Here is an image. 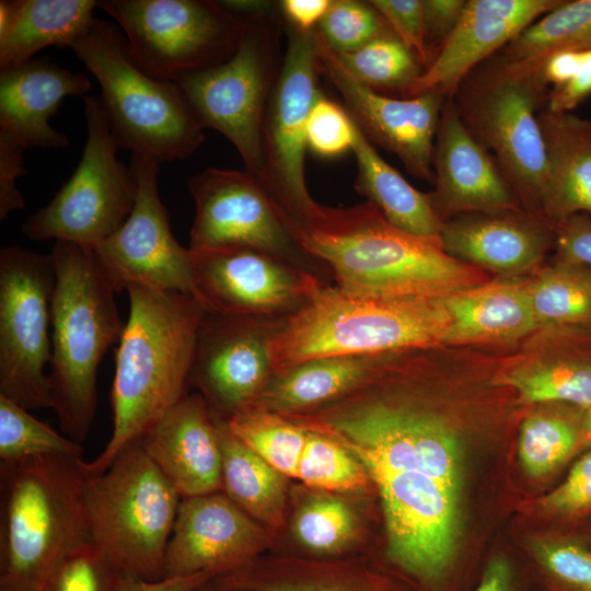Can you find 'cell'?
<instances>
[{
	"label": "cell",
	"mask_w": 591,
	"mask_h": 591,
	"mask_svg": "<svg viewBox=\"0 0 591 591\" xmlns=\"http://www.w3.org/2000/svg\"><path fill=\"white\" fill-rule=\"evenodd\" d=\"M129 316L117 344L111 391L112 436L85 474L104 472L188 393L205 306L192 294L140 286L126 289Z\"/></svg>",
	"instance_id": "obj_1"
},
{
	"label": "cell",
	"mask_w": 591,
	"mask_h": 591,
	"mask_svg": "<svg viewBox=\"0 0 591 591\" xmlns=\"http://www.w3.org/2000/svg\"><path fill=\"white\" fill-rule=\"evenodd\" d=\"M297 236L328 268L335 285L350 292L441 299L483 281L480 271L447 253L440 239L395 228L369 201L321 205Z\"/></svg>",
	"instance_id": "obj_2"
},
{
	"label": "cell",
	"mask_w": 591,
	"mask_h": 591,
	"mask_svg": "<svg viewBox=\"0 0 591 591\" xmlns=\"http://www.w3.org/2000/svg\"><path fill=\"white\" fill-rule=\"evenodd\" d=\"M82 457L0 463V591H43L60 561L91 542Z\"/></svg>",
	"instance_id": "obj_3"
},
{
	"label": "cell",
	"mask_w": 591,
	"mask_h": 591,
	"mask_svg": "<svg viewBox=\"0 0 591 591\" xmlns=\"http://www.w3.org/2000/svg\"><path fill=\"white\" fill-rule=\"evenodd\" d=\"M51 301V358L48 382L51 409L62 432L80 443L92 426L97 404V369L125 328L114 293L92 248L56 241Z\"/></svg>",
	"instance_id": "obj_4"
},
{
	"label": "cell",
	"mask_w": 591,
	"mask_h": 591,
	"mask_svg": "<svg viewBox=\"0 0 591 591\" xmlns=\"http://www.w3.org/2000/svg\"><path fill=\"white\" fill-rule=\"evenodd\" d=\"M450 322L442 298L374 297L326 285L274 336V373L320 357L428 350L445 345Z\"/></svg>",
	"instance_id": "obj_5"
},
{
	"label": "cell",
	"mask_w": 591,
	"mask_h": 591,
	"mask_svg": "<svg viewBox=\"0 0 591 591\" xmlns=\"http://www.w3.org/2000/svg\"><path fill=\"white\" fill-rule=\"evenodd\" d=\"M71 49L100 84V102L118 148L161 164L186 159L200 147L204 128L181 88L146 73L114 23L95 18Z\"/></svg>",
	"instance_id": "obj_6"
},
{
	"label": "cell",
	"mask_w": 591,
	"mask_h": 591,
	"mask_svg": "<svg viewBox=\"0 0 591 591\" xmlns=\"http://www.w3.org/2000/svg\"><path fill=\"white\" fill-rule=\"evenodd\" d=\"M542 66L497 53L473 69L451 96L462 123L494 153L517 197L540 210L546 153L538 115L549 92Z\"/></svg>",
	"instance_id": "obj_7"
},
{
	"label": "cell",
	"mask_w": 591,
	"mask_h": 591,
	"mask_svg": "<svg viewBox=\"0 0 591 591\" xmlns=\"http://www.w3.org/2000/svg\"><path fill=\"white\" fill-rule=\"evenodd\" d=\"M91 542L144 580L164 575V557L182 497L138 440L84 482Z\"/></svg>",
	"instance_id": "obj_8"
},
{
	"label": "cell",
	"mask_w": 591,
	"mask_h": 591,
	"mask_svg": "<svg viewBox=\"0 0 591 591\" xmlns=\"http://www.w3.org/2000/svg\"><path fill=\"white\" fill-rule=\"evenodd\" d=\"M280 14L275 11L247 20L230 58L174 81L200 126L228 138L245 171L257 178L263 172L265 117L282 62Z\"/></svg>",
	"instance_id": "obj_9"
},
{
	"label": "cell",
	"mask_w": 591,
	"mask_h": 591,
	"mask_svg": "<svg viewBox=\"0 0 591 591\" xmlns=\"http://www.w3.org/2000/svg\"><path fill=\"white\" fill-rule=\"evenodd\" d=\"M137 65L164 81L216 66L235 51L247 20L219 1L102 0Z\"/></svg>",
	"instance_id": "obj_10"
},
{
	"label": "cell",
	"mask_w": 591,
	"mask_h": 591,
	"mask_svg": "<svg viewBox=\"0 0 591 591\" xmlns=\"http://www.w3.org/2000/svg\"><path fill=\"white\" fill-rule=\"evenodd\" d=\"M84 116L88 137L77 169L54 198L22 224V233L32 241H66L93 248L115 233L134 208L135 177L116 157L118 144L100 99H84Z\"/></svg>",
	"instance_id": "obj_11"
},
{
	"label": "cell",
	"mask_w": 591,
	"mask_h": 591,
	"mask_svg": "<svg viewBox=\"0 0 591 591\" xmlns=\"http://www.w3.org/2000/svg\"><path fill=\"white\" fill-rule=\"evenodd\" d=\"M55 266L21 246L0 251V395L31 410L51 408L46 367L51 358Z\"/></svg>",
	"instance_id": "obj_12"
},
{
	"label": "cell",
	"mask_w": 591,
	"mask_h": 591,
	"mask_svg": "<svg viewBox=\"0 0 591 591\" xmlns=\"http://www.w3.org/2000/svg\"><path fill=\"white\" fill-rule=\"evenodd\" d=\"M187 185L195 202L192 252L251 247L329 283L328 268L303 248L290 221L253 174L208 167Z\"/></svg>",
	"instance_id": "obj_13"
},
{
	"label": "cell",
	"mask_w": 591,
	"mask_h": 591,
	"mask_svg": "<svg viewBox=\"0 0 591 591\" xmlns=\"http://www.w3.org/2000/svg\"><path fill=\"white\" fill-rule=\"evenodd\" d=\"M285 30L287 47L265 117L263 172L258 181L297 234L321 208L310 195L304 175L306 125L321 92L320 68L315 30L303 32L287 22Z\"/></svg>",
	"instance_id": "obj_14"
},
{
	"label": "cell",
	"mask_w": 591,
	"mask_h": 591,
	"mask_svg": "<svg viewBox=\"0 0 591 591\" xmlns=\"http://www.w3.org/2000/svg\"><path fill=\"white\" fill-rule=\"evenodd\" d=\"M160 163L132 153L134 208L123 225L92 250L116 292L130 286L194 296L193 255L174 237L158 189Z\"/></svg>",
	"instance_id": "obj_15"
},
{
	"label": "cell",
	"mask_w": 591,
	"mask_h": 591,
	"mask_svg": "<svg viewBox=\"0 0 591 591\" xmlns=\"http://www.w3.org/2000/svg\"><path fill=\"white\" fill-rule=\"evenodd\" d=\"M192 255L194 297L209 313L285 320L329 285L251 247L202 250Z\"/></svg>",
	"instance_id": "obj_16"
},
{
	"label": "cell",
	"mask_w": 591,
	"mask_h": 591,
	"mask_svg": "<svg viewBox=\"0 0 591 591\" xmlns=\"http://www.w3.org/2000/svg\"><path fill=\"white\" fill-rule=\"evenodd\" d=\"M285 320L206 313L188 389L204 397L213 418L225 421L255 405L274 375L271 341Z\"/></svg>",
	"instance_id": "obj_17"
},
{
	"label": "cell",
	"mask_w": 591,
	"mask_h": 591,
	"mask_svg": "<svg viewBox=\"0 0 591 591\" xmlns=\"http://www.w3.org/2000/svg\"><path fill=\"white\" fill-rule=\"evenodd\" d=\"M320 71L370 141L395 154L414 176L433 182L432 154L447 96L430 90L408 99L376 92L356 79L314 31Z\"/></svg>",
	"instance_id": "obj_18"
},
{
	"label": "cell",
	"mask_w": 591,
	"mask_h": 591,
	"mask_svg": "<svg viewBox=\"0 0 591 591\" xmlns=\"http://www.w3.org/2000/svg\"><path fill=\"white\" fill-rule=\"evenodd\" d=\"M278 541L222 491L182 498L163 578L201 572L217 578L273 552Z\"/></svg>",
	"instance_id": "obj_19"
},
{
	"label": "cell",
	"mask_w": 591,
	"mask_h": 591,
	"mask_svg": "<svg viewBox=\"0 0 591 591\" xmlns=\"http://www.w3.org/2000/svg\"><path fill=\"white\" fill-rule=\"evenodd\" d=\"M432 208L444 222L456 213L517 210L518 197L494 155L462 123L447 97L436 135Z\"/></svg>",
	"instance_id": "obj_20"
},
{
	"label": "cell",
	"mask_w": 591,
	"mask_h": 591,
	"mask_svg": "<svg viewBox=\"0 0 591 591\" xmlns=\"http://www.w3.org/2000/svg\"><path fill=\"white\" fill-rule=\"evenodd\" d=\"M563 0H467L463 14L407 94L439 90L451 97L477 66L500 51L520 32Z\"/></svg>",
	"instance_id": "obj_21"
},
{
	"label": "cell",
	"mask_w": 591,
	"mask_h": 591,
	"mask_svg": "<svg viewBox=\"0 0 591 591\" xmlns=\"http://www.w3.org/2000/svg\"><path fill=\"white\" fill-rule=\"evenodd\" d=\"M137 440L182 498L221 491L218 430L198 392L184 395Z\"/></svg>",
	"instance_id": "obj_22"
},
{
	"label": "cell",
	"mask_w": 591,
	"mask_h": 591,
	"mask_svg": "<svg viewBox=\"0 0 591 591\" xmlns=\"http://www.w3.org/2000/svg\"><path fill=\"white\" fill-rule=\"evenodd\" d=\"M213 581L252 591H414L368 553L316 558L269 552Z\"/></svg>",
	"instance_id": "obj_23"
},
{
	"label": "cell",
	"mask_w": 591,
	"mask_h": 591,
	"mask_svg": "<svg viewBox=\"0 0 591 591\" xmlns=\"http://www.w3.org/2000/svg\"><path fill=\"white\" fill-rule=\"evenodd\" d=\"M91 89L81 72L62 68L50 58H33L0 71V134L22 148L60 149L68 137L54 129L49 119L67 96H81Z\"/></svg>",
	"instance_id": "obj_24"
},
{
	"label": "cell",
	"mask_w": 591,
	"mask_h": 591,
	"mask_svg": "<svg viewBox=\"0 0 591 591\" xmlns=\"http://www.w3.org/2000/svg\"><path fill=\"white\" fill-rule=\"evenodd\" d=\"M552 235L545 222L517 210L467 212L444 221L442 246L451 256L467 264L514 274L535 266Z\"/></svg>",
	"instance_id": "obj_25"
},
{
	"label": "cell",
	"mask_w": 591,
	"mask_h": 591,
	"mask_svg": "<svg viewBox=\"0 0 591 591\" xmlns=\"http://www.w3.org/2000/svg\"><path fill=\"white\" fill-rule=\"evenodd\" d=\"M403 354L341 355L305 360L274 373L252 407L285 417L316 409L371 380Z\"/></svg>",
	"instance_id": "obj_26"
},
{
	"label": "cell",
	"mask_w": 591,
	"mask_h": 591,
	"mask_svg": "<svg viewBox=\"0 0 591 591\" xmlns=\"http://www.w3.org/2000/svg\"><path fill=\"white\" fill-rule=\"evenodd\" d=\"M538 123L546 153L541 211L553 222L591 213V120L545 106Z\"/></svg>",
	"instance_id": "obj_27"
},
{
	"label": "cell",
	"mask_w": 591,
	"mask_h": 591,
	"mask_svg": "<svg viewBox=\"0 0 591 591\" xmlns=\"http://www.w3.org/2000/svg\"><path fill=\"white\" fill-rule=\"evenodd\" d=\"M364 498L367 496L316 490L303 485L292 487L287 530L293 551L288 553L316 558L367 553Z\"/></svg>",
	"instance_id": "obj_28"
},
{
	"label": "cell",
	"mask_w": 591,
	"mask_h": 591,
	"mask_svg": "<svg viewBox=\"0 0 591 591\" xmlns=\"http://www.w3.org/2000/svg\"><path fill=\"white\" fill-rule=\"evenodd\" d=\"M94 0H1L0 69L18 66L48 47H69L90 28Z\"/></svg>",
	"instance_id": "obj_29"
},
{
	"label": "cell",
	"mask_w": 591,
	"mask_h": 591,
	"mask_svg": "<svg viewBox=\"0 0 591 591\" xmlns=\"http://www.w3.org/2000/svg\"><path fill=\"white\" fill-rule=\"evenodd\" d=\"M442 300L451 321L445 345L510 341L540 327L526 285H479Z\"/></svg>",
	"instance_id": "obj_30"
},
{
	"label": "cell",
	"mask_w": 591,
	"mask_h": 591,
	"mask_svg": "<svg viewBox=\"0 0 591 591\" xmlns=\"http://www.w3.org/2000/svg\"><path fill=\"white\" fill-rule=\"evenodd\" d=\"M213 419L222 455L221 491L279 540L290 514V478L240 441L224 421Z\"/></svg>",
	"instance_id": "obj_31"
},
{
	"label": "cell",
	"mask_w": 591,
	"mask_h": 591,
	"mask_svg": "<svg viewBox=\"0 0 591 591\" xmlns=\"http://www.w3.org/2000/svg\"><path fill=\"white\" fill-rule=\"evenodd\" d=\"M351 151L358 174L355 188L395 228L421 237L440 239L442 222L428 194L417 190L386 163L355 121Z\"/></svg>",
	"instance_id": "obj_32"
},
{
	"label": "cell",
	"mask_w": 591,
	"mask_h": 591,
	"mask_svg": "<svg viewBox=\"0 0 591 591\" xmlns=\"http://www.w3.org/2000/svg\"><path fill=\"white\" fill-rule=\"evenodd\" d=\"M588 49H591V0H563L498 54L512 61L543 65L554 53Z\"/></svg>",
	"instance_id": "obj_33"
},
{
	"label": "cell",
	"mask_w": 591,
	"mask_h": 591,
	"mask_svg": "<svg viewBox=\"0 0 591 591\" xmlns=\"http://www.w3.org/2000/svg\"><path fill=\"white\" fill-rule=\"evenodd\" d=\"M224 422L259 457L290 479H296L308 434L303 427L258 407L239 412Z\"/></svg>",
	"instance_id": "obj_34"
},
{
	"label": "cell",
	"mask_w": 591,
	"mask_h": 591,
	"mask_svg": "<svg viewBox=\"0 0 591 591\" xmlns=\"http://www.w3.org/2000/svg\"><path fill=\"white\" fill-rule=\"evenodd\" d=\"M563 262L526 285L540 326H563L591 320V274Z\"/></svg>",
	"instance_id": "obj_35"
},
{
	"label": "cell",
	"mask_w": 591,
	"mask_h": 591,
	"mask_svg": "<svg viewBox=\"0 0 591 591\" xmlns=\"http://www.w3.org/2000/svg\"><path fill=\"white\" fill-rule=\"evenodd\" d=\"M337 56L360 82L383 94L395 92L401 99L407 97L424 72L415 55L393 32L372 39L352 53Z\"/></svg>",
	"instance_id": "obj_36"
},
{
	"label": "cell",
	"mask_w": 591,
	"mask_h": 591,
	"mask_svg": "<svg viewBox=\"0 0 591 591\" xmlns=\"http://www.w3.org/2000/svg\"><path fill=\"white\" fill-rule=\"evenodd\" d=\"M306 430V429H305ZM296 479L323 491L368 496L373 484L363 465L335 439L306 430Z\"/></svg>",
	"instance_id": "obj_37"
},
{
	"label": "cell",
	"mask_w": 591,
	"mask_h": 591,
	"mask_svg": "<svg viewBox=\"0 0 591 591\" xmlns=\"http://www.w3.org/2000/svg\"><path fill=\"white\" fill-rule=\"evenodd\" d=\"M80 443L36 419L28 409L0 395V461L46 455L82 457Z\"/></svg>",
	"instance_id": "obj_38"
},
{
	"label": "cell",
	"mask_w": 591,
	"mask_h": 591,
	"mask_svg": "<svg viewBox=\"0 0 591 591\" xmlns=\"http://www.w3.org/2000/svg\"><path fill=\"white\" fill-rule=\"evenodd\" d=\"M508 383L533 403L565 402L591 407V363L556 361L512 373Z\"/></svg>",
	"instance_id": "obj_39"
},
{
	"label": "cell",
	"mask_w": 591,
	"mask_h": 591,
	"mask_svg": "<svg viewBox=\"0 0 591 591\" xmlns=\"http://www.w3.org/2000/svg\"><path fill=\"white\" fill-rule=\"evenodd\" d=\"M584 430L553 415H535L522 425L519 456L531 476H544L563 464L578 448ZM588 437V436H587Z\"/></svg>",
	"instance_id": "obj_40"
},
{
	"label": "cell",
	"mask_w": 591,
	"mask_h": 591,
	"mask_svg": "<svg viewBox=\"0 0 591 591\" xmlns=\"http://www.w3.org/2000/svg\"><path fill=\"white\" fill-rule=\"evenodd\" d=\"M315 31L337 55L352 53L392 32L369 1L358 0H332Z\"/></svg>",
	"instance_id": "obj_41"
},
{
	"label": "cell",
	"mask_w": 591,
	"mask_h": 591,
	"mask_svg": "<svg viewBox=\"0 0 591 591\" xmlns=\"http://www.w3.org/2000/svg\"><path fill=\"white\" fill-rule=\"evenodd\" d=\"M127 575L99 546L89 542L60 561L43 591H121Z\"/></svg>",
	"instance_id": "obj_42"
},
{
	"label": "cell",
	"mask_w": 591,
	"mask_h": 591,
	"mask_svg": "<svg viewBox=\"0 0 591 591\" xmlns=\"http://www.w3.org/2000/svg\"><path fill=\"white\" fill-rule=\"evenodd\" d=\"M535 561L553 591H591V551L572 541H555L535 548Z\"/></svg>",
	"instance_id": "obj_43"
},
{
	"label": "cell",
	"mask_w": 591,
	"mask_h": 591,
	"mask_svg": "<svg viewBox=\"0 0 591 591\" xmlns=\"http://www.w3.org/2000/svg\"><path fill=\"white\" fill-rule=\"evenodd\" d=\"M354 136L355 120L346 107L320 92L308 118V148L318 157L337 158L351 151Z\"/></svg>",
	"instance_id": "obj_44"
},
{
	"label": "cell",
	"mask_w": 591,
	"mask_h": 591,
	"mask_svg": "<svg viewBox=\"0 0 591 591\" xmlns=\"http://www.w3.org/2000/svg\"><path fill=\"white\" fill-rule=\"evenodd\" d=\"M391 31L415 55L424 71L434 59L422 11V0H370Z\"/></svg>",
	"instance_id": "obj_45"
},
{
	"label": "cell",
	"mask_w": 591,
	"mask_h": 591,
	"mask_svg": "<svg viewBox=\"0 0 591 591\" xmlns=\"http://www.w3.org/2000/svg\"><path fill=\"white\" fill-rule=\"evenodd\" d=\"M543 506L564 515L591 509V451L581 456L566 479L544 498Z\"/></svg>",
	"instance_id": "obj_46"
},
{
	"label": "cell",
	"mask_w": 591,
	"mask_h": 591,
	"mask_svg": "<svg viewBox=\"0 0 591 591\" xmlns=\"http://www.w3.org/2000/svg\"><path fill=\"white\" fill-rule=\"evenodd\" d=\"M24 148L0 134V220L12 211L24 208V198L16 186L25 173Z\"/></svg>",
	"instance_id": "obj_47"
},
{
	"label": "cell",
	"mask_w": 591,
	"mask_h": 591,
	"mask_svg": "<svg viewBox=\"0 0 591 591\" xmlns=\"http://www.w3.org/2000/svg\"><path fill=\"white\" fill-rule=\"evenodd\" d=\"M555 243L566 263L591 266V219L582 213L554 222Z\"/></svg>",
	"instance_id": "obj_48"
},
{
	"label": "cell",
	"mask_w": 591,
	"mask_h": 591,
	"mask_svg": "<svg viewBox=\"0 0 591 591\" xmlns=\"http://www.w3.org/2000/svg\"><path fill=\"white\" fill-rule=\"evenodd\" d=\"M465 0H422L424 19L434 57L456 27Z\"/></svg>",
	"instance_id": "obj_49"
},
{
	"label": "cell",
	"mask_w": 591,
	"mask_h": 591,
	"mask_svg": "<svg viewBox=\"0 0 591 591\" xmlns=\"http://www.w3.org/2000/svg\"><path fill=\"white\" fill-rule=\"evenodd\" d=\"M591 95V49L583 54L576 76L565 85L551 89L546 107L554 113H570Z\"/></svg>",
	"instance_id": "obj_50"
},
{
	"label": "cell",
	"mask_w": 591,
	"mask_h": 591,
	"mask_svg": "<svg viewBox=\"0 0 591 591\" xmlns=\"http://www.w3.org/2000/svg\"><path fill=\"white\" fill-rule=\"evenodd\" d=\"M332 0H282L279 2L283 21L303 32H313Z\"/></svg>",
	"instance_id": "obj_51"
},
{
	"label": "cell",
	"mask_w": 591,
	"mask_h": 591,
	"mask_svg": "<svg viewBox=\"0 0 591 591\" xmlns=\"http://www.w3.org/2000/svg\"><path fill=\"white\" fill-rule=\"evenodd\" d=\"M502 555L493 556L468 591H518V572Z\"/></svg>",
	"instance_id": "obj_52"
},
{
	"label": "cell",
	"mask_w": 591,
	"mask_h": 591,
	"mask_svg": "<svg viewBox=\"0 0 591 591\" xmlns=\"http://www.w3.org/2000/svg\"><path fill=\"white\" fill-rule=\"evenodd\" d=\"M212 579H215L212 575L205 572L159 580H144L128 573L121 591H193Z\"/></svg>",
	"instance_id": "obj_53"
},
{
	"label": "cell",
	"mask_w": 591,
	"mask_h": 591,
	"mask_svg": "<svg viewBox=\"0 0 591 591\" xmlns=\"http://www.w3.org/2000/svg\"><path fill=\"white\" fill-rule=\"evenodd\" d=\"M586 50H560L548 56L542 66V77L546 84L559 88L569 82L578 72Z\"/></svg>",
	"instance_id": "obj_54"
},
{
	"label": "cell",
	"mask_w": 591,
	"mask_h": 591,
	"mask_svg": "<svg viewBox=\"0 0 591 591\" xmlns=\"http://www.w3.org/2000/svg\"><path fill=\"white\" fill-rule=\"evenodd\" d=\"M193 591H252V590L224 587V586H221V584L217 583L212 579V580L207 581L204 584L199 586L198 588H196Z\"/></svg>",
	"instance_id": "obj_55"
},
{
	"label": "cell",
	"mask_w": 591,
	"mask_h": 591,
	"mask_svg": "<svg viewBox=\"0 0 591 591\" xmlns=\"http://www.w3.org/2000/svg\"><path fill=\"white\" fill-rule=\"evenodd\" d=\"M583 426H584V430L588 436V439H591V407L586 409Z\"/></svg>",
	"instance_id": "obj_56"
}]
</instances>
